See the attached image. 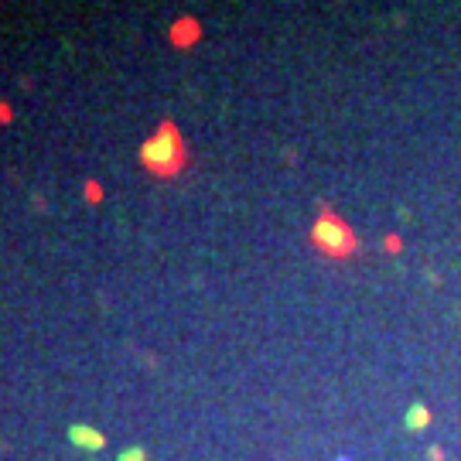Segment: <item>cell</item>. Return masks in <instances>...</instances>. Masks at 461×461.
Instances as JSON below:
<instances>
[{
    "instance_id": "cell-4",
    "label": "cell",
    "mask_w": 461,
    "mask_h": 461,
    "mask_svg": "<svg viewBox=\"0 0 461 461\" xmlns=\"http://www.w3.org/2000/svg\"><path fill=\"white\" fill-rule=\"evenodd\" d=\"M427 424H431V406L420 404V400H413V404L404 410V431L417 434V431H424Z\"/></svg>"
},
{
    "instance_id": "cell-5",
    "label": "cell",
    "mask_w": 461,
    "mask_h": 461,
    "mask_svg": "<svg viewBox=\"0 0 461 461\" xmlns=\"http://www.w3.org/2000/svg\"><path fill=\"white\" fill-rule=\"evenodd\" d=\"M116 461H147V451L144 448H126V451H120Z\"/></svg>"
},
{
    "instance_id": "cell-1",
    "label": "cell",
    "mask_w": 461,
    "mask_h": 461,
    "mask_svg": "<svg viewBox=\"0 0 461 461\" xmlns=\"http://www.w3.org/2000/svg\"><path fill=\"white\" fill-rule=\"evenodd\" d=\"M140 164L151 174H158V178H171V174H178L188 164L185 140H181V133H178V126H174L171 120H164L161 130H158L151 140H144V147H140Z\"/></svg>"
},
{
    "instance_id": "cell-3",
    "label": "cell",
    "mask_w": 461,
    "mask_h": 461,
    "mask_svg": "<svg viewBox=\"0 0 461 461\" xmlns=\"http://www.w3.org/2000/svg\"><path fill=\"white\" fill-rule=\"evenodd\" d=\"M68 441L79 448V451H103L106 448V434L89 427V424H72L68 427Z\"/></svg>"
},
{
    "instance_id": "cell-6",
    "label": "cell",
    "mask_w": 461,
    "mask_h": 461,
    "mask_svg": "<svg viewBox=\"0 0 461 461\" xmlns=\"http://www.w3.org/2000/svg\"><path fill=\"white\" fill-rule=\"evenodd\" d=\"M339 461H348V458H339Z\"/></svg>"
},
{
    "instance_id": "cell-2",
    "label": "cell",
    "mask_w": 461,
    "mask_h": 461,
    "mask_svg": "<svg viewBox=\"0 0 461 461\" xmlns=\"http://www.w3.org/2000/svg\"><path fill=\"white\" fill-rule=\"evenodd\" d=\"M311 243H314L325 256H332V260H348V256L359 250L355 232L348 229L339 216H332L328 209L318 216V223H314V229H311Z\"/></svg>"
}]
</instances>
